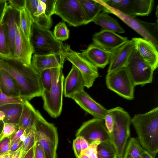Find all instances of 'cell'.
<instances>
[{
    "label": "cell",
    "mask_w": 158,
    "mask_h": 158,
    "mask_svg": "<svg viewBox=\"0 0 158 158\" xmlns=\"http://www.w3.org/2000/svg\"><path fill=\"white\" fill-rule=\"evenodd\" d=\"M0 68L8 72L16 82L20 92V97L29 101L42 96L44 89L40 74L31 64L24 63L15 58L0 57Z\"/></svg>",
    "instance_id": "1"
},
{
    "label": "cell",
    "mask_w": 158,
    "mask_h": 158,
    "mask_svg": "<svg viewBox=\"0 0 158 158\" xmlns=\"http://www.w3.org/2000/svg\"><path fill=\"white\" fill-rule=\"evenodd\" d=\"M131 123L143 148L155 158L158 152V107L135 115Z\"/></svg>",
    "instance_id": "2"
},
{
    "label": "cell",
    "mask_w": 158,
    "mask_h": 158,
    "mask_svg": "<svg viewBox=\"0 0 158 158\" xmlns=\"http://www.w3.org/2000/svg\"><path fill=\"white\" fill-rule=\"evenodd\" d=\"M108 113L114 120L113 131L110 133L111 141L116 151L118 158H123L130 135L131 118L129 113L118 106L108 110Z\"/></svg>",
    "instance_id": "3"
},
{
    "label": "cell",
    "mask_w": 158,
    "mask_h": 158,
    "mask_svg": "<svg viewBox=\"0 0 158 158\" xmlns=\"http://www.w3.org/2000/svg\"><path fill=\"white\" fill-rule=\"evenodd\" d=\"M61 67L51 69L52 82L48 91H44L42 96L43 108L50 116L58 117L60 114L63 105L64 76Z\"/></svg>",
    "instance_id": "4"
},
{
    "label": "cell",
    "mask_w": 158,
    "mask_h": 158,
    "mask_svg": "<svg viewBox=\"0 0 158 158\" xmlns=\"http://www.w3.org/2000/svg\"><path fill=\"white\" fill-rule=\"evenodd\" d=\"M34 55L58 54L61 53L63 43L57 40L49 30L32 23L29 39Z\"/></svg>",
    "instance_id": "5"
},
{
    "label": "cell",
    "mask_w": 158,
    "mask_h": 158,
    "mask_svg": "<svg viewBox=\"0 0 158 158\" xmlns=\"http://www.w3.org/2000/svg\"><path fill=\"white\" fill-rule=\"evenodd\" d=\"M36 141L44 150L46 158H57L59 138L57 128L40 113L34 125Z\"/></svg>",
    "instance_id": "6"
},
{
    "label": "cell",
    "mask_w": 158,
    "mask_h": 158,
    "mask_svg": "<svg viewBox=\"0 0 158 158\" xmlns=\"http://www.w3.org/2000/svg\"><path fill=\"white\" fill-rule=\"evenodd\" d=\"M103 6L104 12L114 14L124 23L141 35L143 38L152 43L158 49V29L157 22L150 23L142 21L135 17L129 16L105 4L98 0Z\"/></svg>",
    "instance_id": "7"
},
{
    "label": "cell",
    "mask_w": 158,
    "mask_h": 158,
    "mask_svg": "<svg viewBox=\"0 0 158 158\" xmlns=\"http://www.w3.org/2000/svg\"><path fill=\"white\" fill-rule=\"evenodd\" d=\"M61 53L66 60L70 62L79 71L83 80L84 86L87 88L91 87L99 76L98 68L81 53L72 49L68 44H63Z\"/></svg>",
    "instance_id": "8"
},
{
    "label": "cell",
    "mask_w": 158,
    "mask_h": 158,
    "mask_svg": "<svg viewBox=\"0 0 158 158\" xmlns=\"http://www.w3.org/2000/svg\"><path fill=\"white\" fill-rule=\"evenodd\" d=\"M106 79L109 89L127 99H134L135 85L125 67L107 73Z\"/></svg>",
    "instance_id": "9"
},
{
    "label": "cell",
    "mask_w": 158,
    "mask_h": 158,
    "mask_svg": "<svg viewBox=\"0 0 158 158\" xmlns=\"http://www.w3.org/2000/svg\"><path fill=\"white\" fill-rule=\"evenodd\" d=\"M75 136L84 138L89 144L110 141V134L104 119L94 118L83 123L77 131Z\"/></svg>",
    "instance_id": "10"
},
{
    "label": "cell",
    "mask_w": 158,
    "mask_h": 158,
    "mask_svg": "<svg viewBox=\"0 0 158 158\" xmlns=\"http://www.w3.org/2000/svg\"><path fill=\"white\" fill-rule=\"evenodd\" d=\"M125 67L135 86L152 83L154 70L141 59L135 48Z\"/></svg>",
    "instance_id": "11"
},
{
    "label": "cell",
    "mask_w": 158,
    "mask_h": 158,
    "mask_svg": "<svg viewBox=\"0 0 158 158\" xmlns=\"http://www.w3.org/2000/svg\"><path fill=\"white\" fill-rule=\"evenodd\" d=\"M54 14L71 26L84 25L85 22L84 15L78 0H57Z\"/></svg>",
    "instance_id": "12"
},
{
    "label": "cell",
    "mask_w": 158,
    "mask_h": 158,
    "mask_svg": "<svg viewBox=\"0 0 158 158\" xmlns=\"http://www.w3.org/2000/svg\"><path fill=\"white\" fill-rule=\"evenodd\" d=\"M94 44L107 52H112L128 40L113 31L102 29L93 36Z\"/></svg>",
    "instance_id": "13"
},
{
    "label": "cell",
    "mask_w": 158,
    "mask_h": 158,
    "mask_svg": "<svg viewBox=\"0 0 158 158\" xmlns=\"http://www.w3.org/2000/svg\"><path fill=\"white\" fill-rule=\"evenodd\" d=\"M70 98L94 118L104 120L108 114V110L96 102L84 90L74 94Z\"/></svg>",
    "instance_id": "14"
},
{
    "label": "cell",
    "mask_w": 158,
    "mask_h": 158,
    "mask_svg": "<svg viewBox=\"0 0 158 158\" xmlns=\"http://www.w3.org/2000/svg\"><path fill=\"white\" fill-rule=\"evenodd\" d=\"M15 53V58L27 64H31L33 49L30 40L21 28L19 19L16 23Z\"/></svg>",
    "instance_id": "15"
},
{
    "label": "cell",
    "mask_w": 158,
    "mask_h": 158,
    "mask_svg": "<svg viewBox=\"0 0 158 158\" xmlns=\"http://www.w3.org/2000/svg\"><path fill=\"white\" fill-rule=\"evenodd\" d=\"M135 49L141 59L155 70L158 67V49L151 42L140 38H133Z\"/></svg>",
    "instance_id": "16"
},
{
    "label": "cell",
    "mask_w": 158,
    "mask_h": 158,
    "mask_svg": "<svg viewBox=\"0 0 158 158\" xmlns=\"http://www.w3.org/2000/svg\"><path fill=\"white\" fill-rule=\"evenodd\" d=\"M135 48V43L131 39L111 53L107 73H110L125 67L129 58Z\"/></svg>",
    "instance_id": "17"
},
{
    "label": "cell",
    "mask_w": 158,
    "mask_h": 158,
    "mask_svg": "<svg viewBox=\"0 0 158 158\" xmlns=\"http://www.w3.org/2000/svg\"><path fill=\"white\" fill-rule=\"evenodd\" d=\"M66 59L62 53L58 54L39 55L33 54L31 65L40 74L43 71L48 69L61 67Z\"/></svg>",
    "instance_id": "18"
},
{
    "label": "cell",
    "mask_w": 158,
    "mask_h": 158,
    "mask_svg": "<svg viewBox=\"0 0 158 158\" xmlns=\"http://www.w3.org/2000/svg\"><path fill=\"white\" fill-rule=\"evenodd\" d=\"M19 19V11L9 5L6 8L2 21L7 35L12 57L15 58L16 23Z\"/></svg>",
    "instance_id": "19"
},
{
    "label": "cell",
    "mask_w": 158,
    "mask_h": 158,
    "mask_svg": "<svg viewBox=\"0 0 158 158\" xmlns=\"http://www.w3.org/2000/svg\"><path fill=\"white\" fill-rule=\"evenodd\" d=\"M111 53L92 43L82 50L81 53L98 68L103 69L109 63Z\"/></svg>",
    "instance_id": "20"
},
{
    "label": "cell",
    "mask_w": 158,
    "mask_h": 158,
    "mask_svg": "<svg viewBox=\"0 0 158 158\" xmlns=\"http://www.w3.org/2000/svg\"><path fill=\"white\" fill-rule=\"evenodd\" d=\"M64 81V93L65 97L70 98L74 94L84 90L85 86L81 75L73 65Z\"/></svg>",
    "instance_id": "21"
},
{
    "label": "cell",
    "mask_w": 158,
    "mask_h": 158,
    "mask_svg": "<svg viewBox=\"0 0 158 158\" xmlns=\"http://www.w3.org/2000/svg\"><path fill=\"white\" fill-rule=\"evenodd\" d=\"M23 106L19 125L20 128L25 130L27 134L34 127L40 112L36 110L27 100H24Z\"/></svg>",
    "instance_id": "22"
},
{
    "label": "cell",
    "mask_w": 158,
    "mask_h": 158,
    "mask_svg": "<svg viewBox=\"0 0 158 158\" xmlns=\"http://www.w3.org/2000/svg\"><path fill=\"white\" fill-rule=\"evenodd\" d=\"M0 87L2 92L8 96L20 97V90L14 78L8 72L1 68Z\"/></svg>",
    "instance_id": "23"
},
{
    "label": "cell",
    "mask_w": 158,
    "mask_h": 158,
    "mask_svg": "<svg viewBox=\"0 0 158 158\" xmlns=\"http://www.w3.org/2000/svg\"><path fill=\"white\" fill-rule=\"evenodd\" d=\"M82 9L84 17V25L91 22L103 10V6L97 0H78Z\"/></svg>",
    "instance_id": "24"
},
{
    "label": "cell",
    "mask_w": 158,
    "mask_h": 158,
    "mask_svg": "<svg viewBox=\"0 0 158 158\" xmlns=\"http://www.w3.org/2000/svg\"><path fill=\"white\" fill-rule=\"evenodd\" d=\"M92 22L95 24L100 26L103 30L119 33H124L125 32L117 20L106 12L99 13Z\"/></svg>",
    "instance_id": "25"
},
{
    "label": "cell",
    "mask_w": 158,
    "mask_h": 158,
    "mask_svg": "<svg viewBox=\"0 0 158 158\" xmlns=\"http://www.w3.org/2000/svg\"><path fill=\"white\" fill-rule=\"evenodd\" d=\"M23 104L11 103L0 107V110L5 114L4 123L19 124L23 110Z\"/></svg>",
    "instance_id": "26"
},
{
    "label": "cell",
    "mask_w": 158,
    "mask_h": 158,
    "mask_svg": "<svg viewBox=\"0 0 158 158\" xmlns=\"http://www.w3.org/2000/svg\"><path fill=\"white\" fill-rule=\"evenodd\" d=\"M102 1L111 8L127 15L134 17V0H105Z\"/></svg>",
    "instance_id": "27"
},
{
    "label": "cell",
    "mask_w": 158,
    "mask_h": 158,
    "mask_svg": "<svg viewBox=\"0 0 158 158\" xmlns=\"http://www.w3.org/2000/svg\"><path fill=\"white\" fill-rule=\"evenodd\" d=\"M33 23L39 27L48 30L52 26L51 17H48L45 13V5L42 0H39L36 12L32 19Z\"/></svg>",
    "instance_id": "28"
},
{
    "label": "cell",
    "mask_w": 158,
    "mask_h": 158,
    "mask_svg": "<svg viewBox=\"0 0 158 158\" xmlns=\"http://www.w3.org/2000/svg\"><path fill=\"white\" fill-rule=\"evenodd\" d=\"M144 149L138 139L131 137L127 142L123 158H141Z\"/></svg>",
    "instance_id": "29"
},
{
    "label": "cell",
    "mask_w": 158,
    "mask_h": 158,
    "mask_svg": "<svg viewBox=\"0 0 158 158\" xmlns=\"http://www.w3.org/2000/svg\"><path fill=\"white\" fill-rule=\"evenodd\" d=\"M98 158H118L115 147L110 141L100 142L97 147Z\"/></svg>",
    "instance_id": "30"
},
{
    "label": "cell",
    "mask_w": 158,
    "mask_h": 158,
    "mask_svg": "<svg viewBox=\"0 0 158 158\" xmlns=\"http://www.w3.org/2000/svg\"><path fill=\"white\" fill-rule=\"evenodd\" d=\"M154 4L153 0H134V17L148 15Z\"/></svg>",
    "instance_id": "31"
},
{
    "label": "cell",
    "mask_w": 158,
    "mask_h": 158,
    "mask_svg": "<svg viewBox=\"0 0 158 158\" xmlns=\"http://www.w3.org/2000/svg\"><path fill=\"white\" fill-rule=\"evenodd\" d=\"M19 12V23L21 28L26 37L29 40L33 22L26 8Z\"/></svg>",
    "instance_id": "32"
},
{
    "label": "cell",
    "mask_w": 158,
    "mask_h": 158,
    "mask_svg": "<svg viewBox=\"0 0 158 158\" xmlns=\"http://www.w3.org/2000/svg\"><path fill=\"white\" fill-rule=\"evenodd\" d=\"M12 57L6 31L2 22L0 27V57Z\"/></svg>",
    "instance_id": "33"
},
{
    "label": "cell",
    "mask_w": 158,
    "mask_h": 158,
    "mask_svg": "<svg viewBox=\"0 0 158 158\" xmlns=\"http://www.w3.org/2000/svg\"><path fill=\"white\" fill-rule=\"evenodd\" d=\"M53 34L57 40L62 42L69 39V31L64 22H60L55 26Z\"/></svg>",
    "instance_id": "34"
},
{
    "label": "cell",
    "mask_w": 158,
    "mask_h": 158,
    "mask_svg": "<svg viewBox=\"0 0 158 158\" xmlns=\"http://www.w3.org/2000/svg\"><path fill=\"white\" fill-rule=\"evenodd\" d=\"M36 142L34 127L27 134L26 138L22 144V153L21 158L24 157L27 152L35 146Z\"/></svg>",
    "instance_id": "35"
},
{
    "label": "cell",
    "mask_w": 158,
    "mask_h": 158,
    "mask_svg": "<svg viewBox=\"0 0 158 158\" xmlns=\"http://www.w3.org/2000/svg\"><path fill=\"white\" fill-rule=\"evenodd\" d=\"M42 85L44 91L50 90L52 82V76L51 69H45L40 74Z\"/></svg>",
    "instance_id": "36"
},
{
    "label": "cell",
    "mask_w": 158,
    "mask_h": 158,
    "mask_svg": "<svg viewBox=\"0 0 158 158\" xmlns=\"http://www.w3.org/2000/svg\"><path fill=\"white\" fill-rule=\"evenodd\" d=\"M19 124L3 122V127L0 134V140L6 137H10L19 129Z\"/></svg>",
    "instance_id": "37"
},
{
    "label": "cell",
    "mask_w": 158,
    "mask_h": 158,
    "mask_svg": "<svg viewBox=\"0 0 158 158\" xmlns=\"http://www.w3.org/2000/svg\"><path fill=\"white\" fill-rule=\"evenodd\" d=\"M24 100L20 97L14 98L7 96L2 92L0 87V107L11 103L23 104Z\"/></svg>",
    "instance_id": "38"
},
{
    "label": "cell",
    "mask_w": 158,
    "mask_h": 158,
    "mask_svg": "<svg viewBox=\"0 0 158 158\" xmlns=\"http://www.w3.org/2000/svg\"><path fill=\"white\" fill-rule=\"evenodd\" d=\"M39 0H26L25 8L31 19L36 12Z\"/></svg>",
    "instance_id": "39"
},
{
    "label": "cell",
    "mask_w": 158,
    "mask_h": 158,
    "mask_svg": "<svg viewBox=\"0 0 158 158\" xmlns=\"http://www.w3.org/2000/svg\"><path fill=\"white\" fill-rule=\"evenodd\" d=\"M45 5V13L48 17L51 16L55 13V5L57 0H42Z\"/></svg>",
    "instance_id": "40"
},
{
    "label": "cell",
    "mask_w": 158,
    "mask_h": 158,
    "mask_svg": "<svg viewBox=\"0 0 158 158\" xmlns=\"http://www.w3.org/2000/svg\"><path fill=\"white\" fill-rule=\"evenodd\" d=\"M99 143L90 144L86 149L81 151V153L87 156L90 158H98L97 147Z\"/></svg>",
    "instance_id": "41"
},
{
    "label": "cell",
    "mask_w": 158,
    "mask_h": 158,
    "mask_svg": "<svg viewBox=\"0 0 158 158\" xmlns=\"http://www.w3.org/2000/svg\"><path fill=\"white\" fill-rule=\"evenodd\" d=\"M10 142V137H5L0 140V154H5L9 152Z\"/></svg>",
    "instance_id": "42"
},
{
    "label": "cell",
    "mask_w": 158,
    "mask_h": 158,
    "mask_svg": "<svg viewBox=\"0 0 158 158\" xmlns=\"http://www.w3.org/2000/svg\"><path fill=\"white\" fill-rule=\"evenodd\" d=\"M7 2L9 5L19 11L25 8L26 0H9Z\"/></svg>",
    "instance_id": "43"
},
{
    "label": "cell",
    "mask_w": 158,
    "mask_h": 158,
    "mask_svg": "<svg viewBox=\"0 0 158 158\" xmlns=\"http://www.w3.org/2000/svg\"><path fill=\"white\" fill-rule=\"evenodd\" d=\"M73 146L76 158H79L82 151L80 137H76L73 140Z\"/></svg>",
    "instance_id": "44"
},
{
    "label": "cell",
    "mask_w": 158,
    "mask_h": 158,
    "mask_svg": "<svg viewBox=\"0 0 158 158\" xmlns=\"http://www.w3.org/2000/svg\"><path fill=\"white\" fill-rule=\"evenodd\" d=\"M33 158H46L44 150L37 141L34 146Z\"/></svg>",
    "instance_id": "45"
},
{
    "label": "cell",
    "mask_w": 158,
    "mask_h": 158,
    "mask_svg": "<svg viewBox=\"0 0 158 158\" xmlns=\"http://www.w3.org/2000/svg\"><path fill=\"white\" fill-rule=\"evenodd\" d=\"M104 120L107 129L109 133H111L113 131L114 124V120L113 116L108 113L105 116Z\"/></svg>",
    "instance_id": "46"
},
{
    "label": "cell",
    "mask_w": 158,
    "mask_h": 158,
    "mask_svg": "<svg viewBox=\"0 0 158 158\" xmlns=\"http://www.w3.org/2000/svg\"><path fill=\"white\" fill-rule=\"evenodd\" d=\"M23 143L19 138L18 139L11 141L10 149L9 152L15 151L21 146Z\"/></svg>",
    "instance_id": "47"
},
{
    "label": "cell",
    "mask_w": 158,
    "mask_h": 158,
    "mask_svg": "<svg viewBox=\"0 0 158 158\" xmlns=\"http://www.w3.org/2000/svg\"><path fill=\"white\" fill-rule=\"evenodd\" d=\"M8 4L7 0H0V27L2 23L3 17Z\"/></svg>",
    "instance_id": "48"
},
{
    "label": "cell",
    "mask_w": 158,
    "mask_h": 158,
    "mask_svg": "<svg viewBox=\"0 0 158 158\" xmlns=\"http://www.w3.org/2000/svg\"><path fill=\"white\" fill-rule=\"evenodd\" d=\"M8 153L10 158H21L22 153V146L16 151L12 152H8Z\"/></svg>",
    "instance_id": "49"
},
{
    "label": "cell",
    "mask_w": 158,
    "mask_h": 158,
    "mask_svg": "<svg viewBox=\"0 0 158 158\" xmlns=\"http://www.w3.org/2000/svg\"><path fill=\"white\" fill-rule=\"evenodd\" d=\"M25 131V130L19 127L17 131L10 137V141H12L18 139Z\"/></svg>",
    "instance_id": "50"
},
{
    "label": "cell",
    "mask_w": 158,
    "mask_h": 158,
    "mask_svg": "<svg viewBox=\"0 0 158 158\" xmlns=\"http://www.w3.org/2000/svg\"><path fill=\"white\" fill-rule=\"evenodd\" d=\"M82 151L86 149L89 145L88 142L83 137H80Z\"/></svg>",
    "instance_id": "51"
},
{
    "label": "cell",
    "mask_w": 158,
    "mask_h": 158,
    "mask_svg": "<svg viewBox=\"0 0 158 158\" xmlns=\"http://www.w3.org/2000/svg\"><path fill=\"white\" fill-rule=\"evenodd\" d=\"M34 151V146L27 152L23 158H33Z\"/></svg>",
    "instance_id": "52"
},
{
    "label": "cell",
    "mask_w": 158,
    "mask_h": 158,
    "mask_svg": "<svg viewBox=\"0 0 158 158\" xmlns=\"http://www.w3.org/2000/svg\"><path fill=\"white\" fill-rule=\"evenodd\" d=\"M141 158H155L146 150L144 149Z\"/></svg>",
    "instance_id": "53"
},
{
    "label": "cell",
    "mask_w": 158,
    "mask_h": 158,
    "mask_svg": "<svg viewBox=\"0 0 158 158\" xmlns=\"http://www.w3.org/2000/svg\"><path fill=\"white\" fill-rule=\"evenodd\" d=\"M0 158H10L8 152L5 154H0Z\"/></svg>",
    "instance_id": "54"
},
{
    "label": "cell",
    "mask_w": 158,
    "mask_h": 158,
    "mask_svg": "<svg viewBox=\"0 0 158 158\" xmlns=\"http://www.w3.org/2000/svg\"><path fill=\"white\" fill-rule=\"evenodd\" d=\"M5 117V114L4 113L3 111L0 110V121H3Z\"/></svg>",
    "instance_id": "55"
},
{
    "label": "cell",
    "mask_w": 158,
    "mask_h": 158,
    "mask_svg": "<svg viewBox=\"0 0 158 158\" xmlns=\"http://www.w3.org/2000/svg\"><path fill=\"white\" fill-rule=\"evenodd\" d=\"M3 127V121H0V134L1 133Z\"/></svg>",
    "instance_id": "56"
},
{
    "label": "cell",
    "mask_w": 158,
    "mask_h": 158,
    "mask_svg": "<svg viewBox=\"0 0 158 158\" xmlns=\"http://www.w3.org/2000/svg\"><path fill=\"white\" fill-rule=\"evenodd\" d=\"M79 158H90L84 154L83 153H81V155L79 157Z\"/></svg>",
    "instance_id": "57"
}]
</instances>
